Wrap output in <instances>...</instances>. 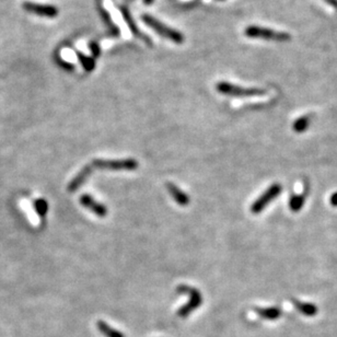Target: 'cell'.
Instances as JSON below:
<instances>
[{"label":"cell","instance_id":"4","mask_svg":"<svg viewBox=\"0 0 337 337\" xmlns=\"http://www.w3.org/2000/svg\"><path fill=\"white\" fill-rule=\"evenodd\" d=\"M245 36L250 38H261L266 41H275V42H288L290 41V35L288 33L274 31L272 29L257 27V25H251L244 30Z\"/></svg>","mask_w":337,"mask_h":337},{"label":"cell","instance_id":"17","mask_svg":"<svg viewBox=\"0 0 337 337\" xmlns=\"http://www.w3.org/2000/svg\"><path fill=\"white\" fill-rule=\"evenodd\" d=\"M122 12H123L124 18H125V20H126V22L128 23V25H129V28H130L131 31H133V32L136 34V35H138V36H140V37H143L144 40H146L147 37L144 36V34H142V33H140V32L138 31L137 27H136L135 23L133 22V20H131V18H130V16H129V14H128V11H127L126 9H122Z\"/></svg>","mask_w":337,"mask_h":337},{"label":"cell","instance_id":"15","mask_svg":"<svg viewBox=\"0 0 337 337\" xmlns=\"http://www.w3.org/2000/svg\"><path fill=\"white\" fill-rule=\"evenodd\" d=\"M33 207H34V209H35L36 214H37L38 216H40V217H45L46 214H48V202H46V200L43 199V198L36 199L35 202H34Z\"/></svg>","mask_w":337,"mask_h":337},{"label":"cell","instance_id":"18","mask_svg":"<svg viewBox=\"0 0 337 337\" xmlns=\"http://www.w3.org/2000/svg\"><path fill=\"white\" fill-rule=\"evenodd\" d=\"M79 59H80V62L82 63L83 67L86 68L87 70H92L96 66L95 61H93V59L90 57H86L84 55H79Z\"/></svg>","mask_w":337,"mask_h":337},{"label":"cell","instance_id":"11","mask_svg":"<svg viewBox=\"0 0 337 337\" xmlns=\"http://www.w3.org/2000/svg\"><path fill=\"white\" fill-rule=\"evenodd\" d=\"M255 311L259 314V317L266 320H277L281 315V311L277 306H271V308H257Z\"/></svg>","mask_w":337,"mask_h":337},{"label":"cell","instance_id":"13","mask_svg":"<svg viewBox=\"0 0 337 337\" xmlns=\"http://www.w3.org/2000/svg\"><path fill=\"white\" fill-rule=\"evenodd\" d=\"M305 202V194L293 195L289 200V208L294 212L299 211V210H301L302 207H304Z\"/></svg>","mask_w":337,"mask_h":337},{"label":"cell","instance_id":"8","mask_svg":"<svg viewBox=\"0 0 337 337\" xmlns=\"http://www.w3.org/2000/svg\"><path fill=\"white\" fill-rule=\"evenodd\" d=\"M79 200H80V204L82 205L84 208L91 210L93 214L97 217H100V218H104V217L108 216L109 209L105 207V205L97 202V200L93 198L91 195L83 194Z\"/></svg>","mask_w":337,"mask_h":337},{"label":"cell","instance_id":"20","mask_svg":"<svg viewBox=\"0 0 337 337\" xmlns=\"http://www.w3.org/2000/svg\"><path fill=\"white\" fill-rule=\"evenodd\" d=\"M325 1L328 3V5L336 8L337 9V0H325Z\"/></svg>","mask_w":337,"mask_h":337},{"label":"cell","instance_id":"5","mask_svg":"<svg viewBox=\"0 0 337 337\" xmlns=\"http://www.w3.org/2000/svg\"><path fill=\"white\" fill-rule=\"evenodd\" d=\"M217 91L221 95L231 96H263L265 95L266 91L263 89L257 88H243L236 86V84L221 81L216 86Z\"/></svg>","mask_w":337,"mask_h":337},{"label":"cell","instance_id":"10","mask_svg":"<svg viewBox=\"0 0 337 337\" xmlns=\"http://www.w3.org/2000/svg\"><path fill=\"white\" fill-rule=\"evenodd\" d=\"M166 190L169 191V193L171 194L172 198L180 205V206H187L190 204L191 199L190 196L187 195L185 192H183L180 187H177L173 183H166Z\"/></svg>","mask_w":337,"mask_h":337},{"label":"cell","instance_id":"19","mask_svg":"<svg viewBox=\"0 0 337 337\" xmlns=\"http://www.w3.org/2000/svg\"><path fill=\"white\" fill-rule=\"evenodd\" d=\"M331 204L333 206L337 207V193H334L331 196Z\"/></svg>","mask_w":337,"mask_h":337},{"label":"cell","instance_id":"9","mask_svg":"<svg viewBox=\"0 0 337 337\" xmlns=\"http://www.w3.org/2000/svg\"><path fill=\"white\" fill-rule=\"evenodd\" d=\"M92 169L93 168L91 164L84 165L83 168L77 173V176L70 181L69 184H68V192H70V193L76 192L79 187H81V185L84 184V182L87 181V178L90 177V174L92 173Z\"/></svg>","mask_w":337,"mask_h":337},{"label":"cell","instance_id":"16","mask_svg":"<svg viewBox=\"0 0 337 337\" xmlns=\"http://www.w3.org/2000/svg\"><path fill=\"white\" fill-rule=\"evenodd\" d=\"M310 119L308 116H302L300 118H298L296 122L293 123V129L297 131V133H302L309 127Z\"/></svg>","mask_w":337,"mask_h":337},{"label":"cell","instance_id":"3","mask_svg":"<svg viewBox=\"0 0 337 337\" xmlns=\"http://www.w3.org/2000/svg\"><path fill=\"white\" fill-rule=\"evenodd\" d=\"M92 168L101 170H110V171H134L138 168V161L135 159H121V160H104L95 159L92 161Z\"/></svg>","mask_w":337,"mask_h":337},{"label":"cell","instance_id":"14","mask_svg":"<svg viewBox=\"0 0 337 337\" xmlns=\"http://www.w3.org/2000/svg\"><path fill=\"white\" fill-rule=\"evenodd\" d=\"M293 304H294V305L297 306V309L299 310L300 312H302L305 315H314L315 313H317V308H315L313 305L302 304V302L297 301V300H294Z\"/></svg>","mask_w":337,"mask_h":337},{"label":"cell","instance_id":"1","mask_svg":"<svg viewBox=\"0 0 337 337\" xmlns=\"http://www.w3.org/2000/svg\"><path fill=\"white\" fill-rule=\"evenodd\" d=\"M142 20L144 24L148 25L149 28H151L153 31L159 34V35L165 37L166 40L172 41L173 43H177V44H182L183 42H184V36H183V34L181 32H178L177 31V30H174L172 28L168 27V25H165L164 23L160 22L159 20L153 18L152 16L147 15V14L143 15Z\"/></svg>","mask_w":337,"mask_h":337},{"label":"cell","instance_id":"7","mask_svg":"<svg viewBox=\"0 0 337 337\" xmlns=\"http://www.w3.org/2000/svg\"><path fill=\"white\" fill-rule=\"evenodd\" d=\"M22 8L25 11L30 12V14L40 16H46V18H55V16H58L57 8L50 5H40V3L25 1L23 2Z\"/></svg>","mask_w":337,"mask_h":337},{"label":"cell","instance_id":"12","mask_svg":"<svg viewBox=\"0 0 337 337\" xmlns=\"http://www.w3.org/2000/svg\"><path fill=\"white\" fill-rule=\"evenodd\" d=\"M96 326L97 330H99L105 337H125L123 335V333L117 330H114L112 326H110L109 324L105 323L104 321L97 322Z\"/></svg>","mask_w":337,"mask_h":337},{"label":"cell","instance_id":"6","mask_svg":"<svg viewBox=\"0 0 337 337\" xmlns=\"http://www.w3.org/2000/svg\"><path fill=\"white\" fill-rule=\"evenodd\" d=\"M280 192H281L280 184L271 185L270 187H268V190L266 192H264V193L253 203V205H252L251 207V211L255 215L259 214L264 208L267 207V205L270 204L272 200L277 198V196L280 194Z\"/></svg>","mask_w":337,"mask_h":337},{"label":"cell","instance_id":"2","mask_svg":"<svg viewBox=\"0 0 337 337\" xmlns=\"http://www.w3.org/2000/svg\"><path fill=\"white\" fill-rule=\"evenodd\" d=\"M177 291L183 294H189L190 296V301L185 304L183 306H181L177 311V315L180 318H186L189 315L195 311L197 308H199L203 304V297L200 294L199 290L190 287L187 285H180L177 287Z\"/></svg>","mask_w":337,"mask_h":337}]
</instances>
